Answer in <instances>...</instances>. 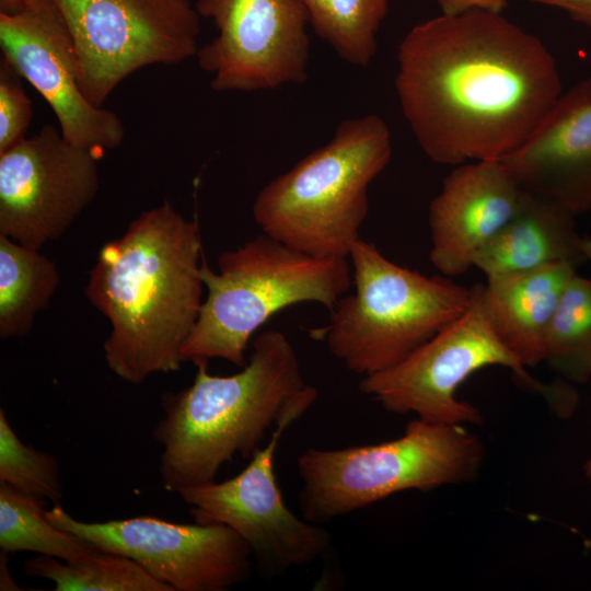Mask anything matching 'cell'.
I'll return each mask as SVG.
<instances>
[{"instance_id": "cell-1", "label": "cell", "mask_w": 591, "mask_h": 591, "mask_svg": "<svg viewBox=\"0 0 591 591\" xmlns=\"http://www.w3.org/2000/svg\"><path fill=\"white\" fill-rule=\"evenodd\" d=\"M395 88L425 154L454 166L517 150L563 93L545 44L485 10L412 27L398 46Z\"/></svg>"}, {"instance_id": "cell-2", "label": "cell", "mask_w": 591, "mask_h": 591, "mask_svg": "<svg viewBox=\"0 0 591 591\" xmlns=\"http://www.w3.org/2000/svg\"><path fill=\"white\" fill-rule=\"evenodd\" d=\"M202 256L198 223L167 201L102 246L85 294L111 322L104 356L118 378L137 385L181 369L202 304Z\"/></svg>"}, {"instance_id": "cell-3", "label": "cell", "mask_w": 591, "mask_h": 591, "mask_svg": "<svg viewBox=\"0 0 591 591\" xmlns=\"http://www.w3.org/2000/svg\"><path fill=\"white\" fill-rule=\"evenodd\" d=\"M195 366L192 385L162 395L164 416L152 430L163 449L161 483L176 494L215 482L235 455L252 457L283 414L312 406L318 395L277 329L255 337L250 361L235 374L212 375L205 361Z\"/></svg>"}, {"instance_id": "cell-4", "label": "cell", "mask_w": 591, "mask_h": 591, "mask_svg": "<svg viewBox=\"0 0 591 591\" xmlns=\"http://www.w3.org/2000/svg\"><path fill=\"white\" fill-rule=\"evenodd\" d=\"M391 157V132L380 116L345 119L327 143L260 189L254 220L301 252L349 258L368 215V187Z\"/></svg>"}, {"instance_id": "cell-5", "label": "cell", "mask_w": 591, "mask_h": 591, "mask_svg": "<svg viewBox=\"0 0 591 591\" xmlns=\"http://www.w3.org/2000/svg\"><path fill=\"white\" fill-rule=\"evenodd\" d=\"M348 260L306 254L264 232L222 252L217 273L202 256L207 297L183 360L196 364L219 358L245 367L250 339L274 314L303 302L333 309L351 285Z\"/></svg>"}, {"instance_id": "cell-6", "label": "cell", "mask_w": 591, "mask_h": 591, "mask_svg": "<svg viewBox=\"0 0 591 591\" xmlns=\"http://www.w3.org/2000/svg\"><path fill=\"white\" fill-rule=\"evenodd\" d=\"M349 259L355 291L333 306L328 324L310 331L348 370L368 375L403 361L461 317L472 287L425 276L359 239Z\"/></svg>"}, {"instance_id": "cell-7", "label": "cell", "mask_w": 591, "mask_h": 591, "mask_svg": "<svg viewBox=\"0 0 591 591\" xmlns=\"http://www.w3.org/2000/svg\"><path fill=\"white\" fill-rule=\"evenodd\" d=\"M483 460L480 439L463 425L416 418L391 441L301 453L300 510L306 521L324 524L396 493L471 482Z\"/></svg>"}, {"instance_id": "cell-8", "label": "cell", "mask_w": 591, "mask_h": 591, "mask_svg": "<svg viewBox=\"0 0 591 591\" xmlns=\"http://www.w3.org/2000/svg\"><path fill=\"white\" fill-rule=\"evenodd\" d=\"M501 366L512 371L524 389L543 395L559 415L569 414L576 403L573 390L543 384L494 332L485 311L483 283L472 287L465 313L397 364L364 375L359 390L394 414H416L439 424H480L478 408L456 397L459 386L479 369Z\"/></svg>"}, {"instance_id": "cell-9", "label": "cell", "mask_w": 591, "mask_h": 591, "mask_svg": "<svg viewBox=\"0 0 591 591\" xmlns=\"http://www.w3.org/2000/svg\"><path fill=\"white\" fill-rule=\"evenodd\" d=\"M72 37L79 82L102 107L132 72L196 56L200 15L190 0H51Z\"/></svg>"}, {"instance_id": "cell-10", "label": "cell", "mask_w": 591, "mask_h": 591, "mask_svg": "<svg viewBox=\"0 0 591 591\" xmlns=\"http://www.w3.org/2000/svg\"><path fill=\"white\" fill-rule=\"evenodd\" d=\"M46 515L86 544L135 560L171 591H225L252 571L251 547L223 524H182L149 515L84 522L60 503L46 509Z\"/></svg>"}, {"instance_id": "cell-11", "label": "cell", "mask_w": 591, "mask_h": 591, "mask_svg": "<svg viewBox=\"0 0 591 591\" xmlns=\"http://www.w3.org/2000/svg\"><path fill=\"white\" fill-rule=\"evenodd\" d=\"M310 406L283 414L270 439L236 476L178 493L196 523L223 524L251 547L265 571L276 575L315 561L328 551L331 533L299 518L285 505L274 473V457L282 433Z\"/></svg>"}, {"instance_id": "cell-12", "label": "cell", "mask_w": 591, "mask_h": 591, "mask_svg": "<svg viewBox=\"0 0 591 591\" xmlns=\"http://www.w3.org/2000/svg\"><path fill=\"white\" fill-rule=\"evenodd\" d=\"M218 35L198 48L216 92L301 84L308 77L310 16L302 0H197Z\"/></svg>"}, {"instance_id": "cell-13", "label": "cell", "mask_w": 591, "mask_h": 591, "mask_svg": "<svg viewBox=\"0 0 591 591\" xmlns=\"http://www.w3.org/2000/svg\"><path fill=\"white\" fill-rule=\"evenodd\" d=\"M99 186L96 152L45 125L0 152V234L40 250L65 234Z\"/></svg>"}, {"instance_id": "cell-14", "label": "cell", "mask_w": 591, "mask_h": 591, "mask_svg": "<svg viewBox=\"0 0 591 591\" xmlns=\"http://www.w3.org/2000/svg\"><path fill=\"white\" fill-rule=\"evenodd\" d=\"M0 47L2 58L49 104L69 142L94 152L123 143L120 117L82 92L72 37L51 0H31L16 12L0 13Z\"/></svg>"}, {"instance_id": "cell-15", "label": "cell", "mask_w": 591, "mask_h": 591, "mask_svg": "<svg viewBox=\"0 0 591 591\" xmlns=\"http://www.w3.org/2000/svg\"><path fill=\"white\" fill-rule=\"evenodd\" d=\"M522 195L500 160L456 165L429 206L432 265L449 278L466 273L514 216Z\"/></svg>"}, {"instance_id": "cell-16", "label": "cell", "mask_w": 591, "mask_h": 591, "mask_svg": "<svg viewBox=\"0 0 591 591\" xmlns=\"http://www.w3.org/2000/svg\"><path fill=\"white\" fill-rule=\"evenodd\" d=\"M522 189L573 216L591 211V78L563 92L529 138L500 160Z\"/></svg>"}, {"instance_id": "cell-17", "label": "cell", "mask_w": 591, "mask_h": 591, "mask_svg": "<svg viewBox=\"0 0 591 591\" xmlns=\"http://www.w3.org/2000/svg\"><path fill=\"white\" fill-rule=\"evenodd\" d=\"M575 218L556 201L523 189L514 216L476 255L474 267L487 278L560 263L578 268L587 260Z\"/></svg>"}, {"instance_id": "cell-18", "label": "cell", "mask_w": 591, "mask_h": 591, "mask_svg": "<svg viewBox=\"0 0 591 591\" xmlns=\"http://www.w3.org/2000/svg\"><path fill=\"white\" fill-rule=\"evenodd\" d=\"M577 269L560 263L487 278L483 285L484 306L494 332L525 368L544 361L548 325Z\"/></svg>"}, {"instance_id": "cell-19", "label": "cell", "mask_w": 591, "mask_h": 591, "mask_svg": "<svg viewBox=\"0 0 591 591\" xmlns=\"http://www.w3.org/2000/svg\"><path fill=\"white\" fill-rule=\"evenodd\" d=\"M56 264L39 250L0 234V337L24 336L57 291Z\"/></svg>"}, {"instance_id": "cell-20", "label": "cell", "mask_w": 591, "mask_h": 591, "mask_svg": "<svg viewBox=\"0 0 591 591\" xmlns=\"http://www.w3.org/2000/svg\"><path fill=\"white\" fill-rule=\"evenodd\" d=\"M23 570L50 580L57 591H171L135 560L97 548L73 561L39 555Z\"/></svg>"}, {"instance_id": "cell-21", "label": "cell", "mask_w": 591, "mask_h": 591, "mask_svg": "<svg viewBox=\"0 0 591 591\" xmlns=\"http://www.w3.org/2000/svg\"><path fill=\"white\" fill-rule=\"evenodd\" d=\"M45 502L0 483V547L4 553L34 552L65 561L81 559L96 548L54 525Z\"/></svg>"}, {"instance_id": "cell-22", "label": "cell", "mask_w": 591, "mask_h": 591, "mask_svg": "<svg viewBox=\"0 0 591 591\" xmlns=\"http://www.w3.org/2000/svg\"><path fill=\"white\" fill-rule=\"evenodd\" d=\"M544 361L573 383L591 376V279L578 273L566 285L548 325Z\"/></svg>"}, {"instance_id": "cell-23", "label": "cell", "mask_w": 591, "mask_h": 591, "mask_svg": "<svg viewBox=\"0 0 591 591\" xmlns=\"http://www.w3.org/2000/svg\"><path fill=\"white\" fill-rule=\"evenodd\" d=\"M310 24L345 61L368 66L378 49L376 34L389 0H302Z\"/></svg>"}, {"instance_id": "cell-24", "label": "cell", "mask_w": 591, "mask_h": 591, "mask_svg": "<svg viewBox=\"0 0 591 591\" xmlns=\"http://www.w3.org/2000/svg\"><path fill=\"white\" fill-rule=\"evenodd\" d=\"M0 483L39 501L59 503L60 470L49 453L25 444L0 409Z\"/></svg>"}, {"instance_id": "cell-25", "label": "cell", "mask_w": 591, "mask_h": 591, "mask_svg": "<svg viewBox=\"0 0 591 591\" xmlns=\"http://www.w3.org/2000/svg\"><path fill=\"white\" fill-rule=\"evenodd\" d=\"M22 77L3 58L0 61V152L25 138L33 118L32 101Z\"/></svg>"}, {"instance_id": "cell-26", "label": "cell", "mask_w": 591, "mask_h": 591, "mask_svg": "<svg viewBox=\"0 0 591 591\" xmlns=\"http://www.w3.org/2000/svg\"><path fill=\"white\" fill-rule=\"evenodd\" d=\"M441 14L457 15L471 10H485L502 13L507 8V0H436Z\"/></svg>"}, {"instance_id": "cell-27", "label": "cell", "mask_w": 591, "mask_h": 591, "mask_svg": "<svg viewBox=\"0 0 591 591\" xmlns=\"http://www.w3.org/2000/svg\"><path fill=\"white\" fill-rule=\"evenodd\" d=\"M532 3L556 7L576 22L591 27V0H525Z\"/></svg>"}, {"instance_id": "cell-28", "label": "cell", "mask_w": 591, "mask_h": 591, "mask_svg": "<svg viewBox=\"0 0 591 591\" xmlns=\"http://www.w3.org/2000/svg\"><path fill=\"white\" fill-rule=\"evenodd\" d=\"M7 555L8 553L1 551V590H19V588H16L18 586L8 573Z\"/></svg>"}, {"instance_id": "cell-29", "label": "cell", "mask_w": 591, "mask_h": 591, "mask_svg": "<svg viewBox=\"0 0 591 591\" xmlns=\"http://www.w3.org/2000/svg\"><path fill=\"white\" fill-rule=\"evenodd\" d=\"M31 0H0V13H13L22 9Z\"/></svg>"}, {"instance_id": "cell-30", "label": "cell", "mask_w": 591, "mask_h": 591, "mask_svg": "<svg viewBox=\"0 0 591 591\" xmlns=\"http://www.w3.org/2000/svg\"><path fill=\"white\" fill-rule=\"evenodd\" d=\"M581 250L587 262H591V237H582Z\"/></svg>"}, {"instance_id": "cell-31", "label": "cell", "mask_w": 591, "mask_h": 591, "mask_svg": "<svg viewBox=\"0 0 591 591\" xmlns=\"http://www.w3.org/2000/svg\"><path fill=\"white\" fill-rule=\"evenodd\" d=\"M583 470H584L586 476L591 479V457L584 464Z\"/></svg>"}]
</instances>
